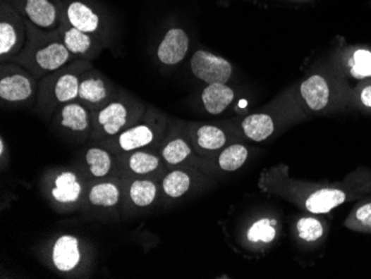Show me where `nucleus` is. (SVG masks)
Listing matches in <instances>:
<instances>
[{
	"label": "nucleus",
	"mask_w": 371,
	"mask_h": 279,
	"mask_svg": "<svg viewBox=\"0 0 371 279\" xmlns=\"http://www.w3.org/2000/svg\"><path fill=\"white\" fill-rule=\"evenodd\" d=\"M26 19V18H25ZM26 50L19 56V61L42 74L55 73L71 61L73 55L66 47L59 30L47 32L34 26L27 20Z\"/></svg>",
	"instance_id": "obj_1"
},
{
	"label": "nucleus",
	"mask_w": 371,
	"mask_h": 279,
	"mask_svg": "<svg viewBox=\"0 0 371 279\" xmlns=\"http://www.w3.org/2000/svg\"><path fill=\"white\" fill-rule=\"evenodd\" d=\"M27 24L25 17L11 4L0 3V55L11 58L17 55L26 42Z\"/></svg>",
	"instance_id": "obj_2"
},
{
	"label": "nucleus",
	"mask_w": 371,
	"mask_h": 279,
	"mask_svg": "<svg viewBox=\"0 0 371 279\" xmlns=\"http://www.w3.org/2000/svg\"><path fill=\"white\" fill-rule=\"evenodd\" d=\"M40 30L54 32L61 26L63 0H5Z\"/></svg>",
	"instance_id": "obj_3"
},
{
	"label": "nucleus",
	"mask_w": 371,
	"mask_h": 279,
	"mask_svg": "<svg viewBox=\"0 0 371 279\" xmlns=\"http://www.w3.org/2000/svg\"><path fill=\"white\" fill-rule=\"evenodd\" d=\"M36 92V80L16 67L3 66L0 78V98L11 104L25 103Z\"/></svg>",
	"instance_id": "obj_4"
},
{
	"label": "nucleus",
	"mask_w": 371,
	"mask_h": 279,
	"mask_svg": "<svg viewBox=\"0 0 371 279\" xmlns=\"http://www.w3.org/2000/svg\"><path fill=\"white\" fill-rule=\"evenodd\" d=\"M88 68H90L88 63H76L67 70L61 71L63 68L57 70V76L54 78L48 90L50 103L63 105L78 100L81 76Z\"/></svg>",
	"instance_id": "obj_5"
},
{
	"label": "nucleus",
	"mask_w": 371,
	"mask_h": 279,
	"mask_svg": "<svg viewBox=\"0 0 371 279\" xmlns=\"http://www.w3.org/2000/svg\"><path fill=\"white\" fill-rule=\"evenodd\" d=\"M61 20L87 34L97 35L102 30L100 13L86 0H63Z\"/></svg>",
	"instance_id": "obj_6"
},
{
	"label": "nucleus",
	"mask_w": 371,
	"mask_h": 279,
	"mask_svg": "<svg viewBox=\"0 0 371 279\" xmlns=\"http://www.w3.org/2000/svg\"><path fill=\"white\" fill-rule=\"evenodd\" d=\"M190 66L195 76L208 85L226 84L233 74L229 61L205 50H198L194 54Z\"/></svg>",
	"instance_id": "obj_7"
},
{
	"label": "nucleus",
	"mask_w": 371,
	"mask_h": 279,
	"mask_svg": "<svg viewBox=\"0 0 371 279\" xmlns=\"http://www.w3.org/2000/svg\"><path fill=\"white\" fill-rule=\"evenodd\" d=\"M113 89L106 82L105 77L96 70L87 69L81 76L79 84L78 101L92 111H98L107 105L113 98Z\"/></svg>",
	"instance_id": "obj_8"
},
{
	"label": "nucleus",
	"mask_w": 371,
	"mask_h": 279,
	"mask_svg": "<svg viewBox=\"0 0 371 279\" xmlns=\"http://www.w3.org/2000/svg\"><path fill=\"white\" fill-rule=\"evenodd\" d=\"M133 111L135 106L127 103L123 98H118L110 100L102 108L92 111L95 113L92 118L102 132L109 136H115L128 125L129 120L133 118Z\"/></svg>",
	"instance_id": "obj_9"
},
{
	"label": "nucleus",
	"mask_w": 371,
	"mask_h": 279,
	"mask_svg": "<svg viewBox=\"0 0 371 279\" xmlns=\"http://www.w3.org/2000/svg\"><path fill=\"white\" fill-rule=\"evenodd\" d=\"M188 47L189 38L185 30L173 28L168 30L158 46V59L165 65H176L185 58Z\"/></svg>",
	"instance_id": "obj_10"
},
{
	"label": "nucleus",
	"mask_w": 371,
	"mask_h": 279,
	"mask_svg": "<svg viewBox=\"0 0 371 279\" xmlns=\"http://www.w3.org/2000/svg\"><path fill=\"white\" fill-rule=\"evenodd\" d=\"M92 111L78 100L63 104L58 111L61 126L73 132H85L90 128Z\"/></svg>",
	"instance_id": "obj_11"
},
{
	"label": "nucleus",
	"mask_w": 371,
	"mask_h": 279,
	"mask_svg": "<svg viewBox=\"0 0 371 279\" xmlns=\"http://www.w3.org/2000/svg\"><path fill=\"white\" fill-rule=\"evenodd\" d=\"M58 30L61 32L66 47L68 48L73 56L88 57L89 54L99 46L95 35L81 32L63 20L61 21V26Z\"/></svg>",
	"instance_id": "obj_12"
},
{
	"label": "nucleus",
	"mask_w": 371,
	"mask_h": 279,
	"mask_svg": "<svg viewBox=\"0 0 371 279\" xmlns=\"http://www.w3.org/2000/svg\"><path fill=\"white\" fill-rule=\"evenodd\" d=\"M80 261L79 242L75 236L63 235L56 240L53 248V263L61 271H73Z\"/></svg>",
	"instance_id": "obj_13"
},
{
	"label": "nucleus",
	"mask_w": 371,
	"mask_h": 279,
	"mask_svg": "<svg viewBox=\"0 0 371 279\" xmlns=\"http://www.w3.org/2000/svg\"><path fill=\"white\" fill-rule=\"evenodd\" d=\"M235 97L233 90L226 84H209L202 92L205 108L212 115H219L227 108Z\"/></svg>",
	"instance_id": "obj_14"
},
{
	"label": "nucleus",
	"mask_w": 371,
	"mask_h": 279,
	"mask_svg": "<svg viewBox=\"0 0 371 279\" xmlns=\"http://www.w3.org/2000/svg\"><path fill=\"white\" fill-rule=\"evenodd\" d=\"M301 95L306 100L309 108L320 111L324 108L329 98L327 82L322 76L315 75L301 85Z\"/></svg>",
	"instance_id": "obj_15"
},
{
	"label": "nucleus",
	"mask_w": 371,
	"mask_h": 279,
	"mask_svg": "<svg viewBox=\"0 0 371 279\" xmlns=\"http://www.w3.org/2000/svg\"><path fill=\"white\" fill-rule=\"evenodd\" d=\"M345 192L338 190H322L315 192L307 199L306 207L310 213H329L345 202Z\"/></svg>",
	"instance_id": "obj_16"
},
{
	"label": "nucleus",
	"mask_w": 371,
	"mask_h": 279,
	"mask_svg": "<svg viewBox=\"0 0 371 279\" xmlns=\"http://www.w3.org/2000/svg\"><path fill=\"white\" fill-rule=\"evenodd\" d=\"M154 136L150 124L142 123L121 132L119 135V145L125 151H131L152 144Z\"/></svg>",
	"instance_id": "obj_17"
},
{
	"label": "nucleus",
	"mask_w": 371,
	"mask_h": 279,
	"mask_svg": "<svg viewBox=\"0 0 371 279\" xmlns=\"http://www.w3.org/2000/svg\"><path fill=\"white\" fill-rule=\"evenodd\" d=\"M56 187L51 190V195L59 203H75L80 197L81 186L76 175L66 171L56 178Z\"/></svg>",
	"instance_id": "obj_18"
},
{
	"label": "nucleus",
	"mask_w": 371,
	"mask_h": 279,
	"mask_svg": "<svg viewBox=\"0 0 371 279\" xmlns=\"http://www.w3.org/2000/svg\"><path fill=\"white\" fill-rule=\"evenodd\" d=\"M243 132L254 142H262L274 132V123L268 115L256 113L243 119Z\"/></svg>",
	"instance_id": "obj_19"
},
{
	"label": "nucleus",
	"mask_w": 371,
	"mask_h": 279,
	"mask_svg": "<svg viewBox=\"0 0 371 279\" xmlns=\"http://www.w3.org/2000/svg\"><path fill=\"white\" fill-rule=\"evenodd\" d=\"M121 192L117 186L110 182L95 185L89 192V200L95 206L113 207L119 202Z\"/></svg>",
	"instance_id": "obj_20"
},
{
	"label": "nucleus",
	"mask_w": 371,
	"mask_h": 279,
	"mask_svg": "<svg viewBox=\"0 0 371 279\" xmlns=\"http://www.w3.org/2000/svg\"><path fill=\"white\" fill-rule=\"evenodd\" d=\"M157 194V187L150 180H136L129 188V196L133 203L139 207L152 205Z\"/></svg>",
	"instance_id": "obj_21"
},
{
	"label": "nucleus",
	"mask_w": 371,
	"mask_h": 279,
	"mask_svg": "<svg viewBox=\"0 0 371 279\" xmlns=\"http://www.w3.org/2000/svg\"><path fill=\"white\" fill-rule=\"evenodd\" d=\"M248 157V150L243 145H231L219 156V166L222 170L235 171L243 166Z\"/></svg>",
	"instance_id": "obj_22"
},
{
	"label": "nucleus",
	"mask_w": 371,
	"mask_h": 279,
	"mask_svg": "<svg viewBox=\"0 0 371 279\" xmlns=\"http://www.w3.org/2000/svg\"><path fill=\"white\" fill-rule=\"evenodd\" d=\"M86 161L90 167V173L95 177H104L111 168V159L106 150L90 148L86 154Z\"/></svg>",
	"instance_id": "obj_23"
},
{
	"label": "nucleus",
	"mask_w": 371,
	"mask_h": 279,
	"mask_svg": "<svg viewBox=\"0 0 371 279\" xmlns=\"http://www.w3.org/2000/svg\"><path fill=\"white\" fill-rule=\"evenodd\" d=\"M189 187H190V178L188 175L181 170L170 173L162 182L164 192L173 198L181 197L189 190Z\"/></svg>",
	"instance_id": "obj_24"
},
{
	"label": "nucleus",
	"mask_w": 371,
	"mask_h": 279,
	"mask_svg": "<svg viewBox=\"0 0 371 279\" xmlns=\"http://www.w3.org/2000/svg\"><path fill=\"white\" fill-rule=\"evenodd\" d=\"M197 140L200 147L208 150H216L225 145L226 135L218 127L202 126L197 132Z\"/></svg>",
	"instance_id": "obj_25"
},
{
	"label": "nucleus",
	"mask_w": 371,
	"mask_h": 279,
	"mask_svg": "<svg viewBox=\"0 0 371 279\" xmlns=\"http://www.w3.org/2000/svg\"><path fill=\"white\" fill-rule=\"evenodd\" d=\"M158 166H159V159L145 151H137L129 159V168L135 174H150L152 171L156 170Z\"/></svg>",
	"instance_id": "obj_26"
},
{
	"label": "nucleus",
	"mask_w": 371,
	"mask_h": 279,
	"mask_svg": "<svg viewBox=\"0 0 371 279\" xmlns=\"http://www.w3.org/2000/svg\"><path fill=\"white\" fill-rule=\"evenodd\" d=\"M247 237L253 242H270L276 237V230L269 219H260L249 228Z\"/></svg>",
	"instance_id": "obj_27"
},
{
	"label": "nucleus",
	"mask_w": 371,
	"mask_h": 279,
	"mask_svg": "<svg viewBox=\"0 0 371 279\" xmlns=\"http://www.w3.org/2000/svg\"><path fill=\"white\" fill-rule=\"evenodd\" d=\"M190 153V148L185 140H175L166 146L165 149L162 151V156L167 163L176 165V163L185 161Z\"/></svg>",
	"instance_id": "obj_28"
},
{
	"label": "nucleus",
	"mask_w": 371,
	"mask_h": 279,
	"mask_svg": "<svg viewBox=\"0 0 371 279\" xmlns=\"http://www.w3.org/2000/svg\"><path fill=\"white\" fill-rule=\"evenodd\" d=\"M298 234L300 238L307 242H315L324 234L322 224L315 218H303L297 224Z\"/></svg>",
	"instance_id": "obj_29"
},
{
	"label": "nucleus",
	"mask_w": 371,
	"mask_h": 279,
	"mask_svg": "<svg viewBox=\"0 0 371 279\" xmlns=\"http://www.w3.org/2000/svg\"><path fill=\"white\" fill-rule=\"evenodd\" d=\"M351 75L355 78H365V77L371 76V61L367 63H355L351 68Z\"/></svg>",
	"instance_id": "obj_30"
},
{
	"label": "nucleus",
	"mask_w": 371,
	"mask_h": 279,
	"mask_svg": "<svg viewBox=\"0 0 371 279\" xmlns=\"http://www.w3.org/2000/svg\"><path fill=\"white\" fill-rule=\"evenodd\" d=\"M355 217L365 226L371 227V204L361 206L355 213Z\"/></svg>",
	"instance_id": "obj_31"
},
{
	"label": "nucleus",
	"mask_w": 371,
	"mask_h": 279,
	"mask_svg": "<svg viewBox=\"0 0 371 279\" xmlns=\"http://www.w3.org/2000/svg\"><path fill=\"white\" fill-rule=\"evenodd\" d=\"M367 61H371L370 51H368V50H358L353 55V58L351 61V65L353 66L355 63H367Z\"/></svg>",
	"instance_id": "obj_32"
},
{
	"label": "nucleus",
	"mask_w": 371,
	"mask_h": 279,
	"mask_svg": "<svg viewBox=\"0 0 371 279\" xmlns=\"http://www.w3.org/2000/svg\"><path fill=\"white\" fill-rule=\"evenodd\" d=\"M361 101L367 107H371V87L365 88L361 92Z\"/></svg>",
	"instance_id": "obj_33"
},
{
	"label": "nucleus",
	"mask_w": 371,
	"mask_h": 279,
	"mask_svg": "<svg viewBox=\"0 0 371 279\" xmlns=\"http://www.w3.org/2000/svg\"><path fill=\"white\" fill-rule=\"evenodd\" d=\"M0 154L3 155L4 154V140H0Z\"/></svg>",
	"instance_id": "obj_34"
},
{
	"label": "nucleus",
	"mask_w": 371,
	"mask_h": 279,
	"mask_svg": "<svg viewBox=\"0 0 371 279\" xmlns=\"http://www.w3.org/2000/svg\"><path fill=\"white\" fill-rule=\"evenodd\" d=\"M239 105H241V107H246L247 106L246 100H241V103H239Z\"/></svg>",
	"instance_id": "obj_35"
}]
</instances>
